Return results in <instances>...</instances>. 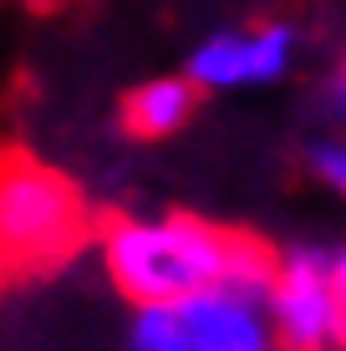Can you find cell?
<instances>
[{"label": "cell", "instance_id": "9c48e42d", "mask_svg": "<svg viewBox=\"0 0 346 351\" xmlns=\"http://www.w3.org/2000/svg\"><path fill=\"white\" fill-rule=\"evenodd\" d=\"M331 275H336V290H341V306H346V250L331 255Z\"/></svg>", "mask_w": 346, "mask_h": 351}, {"label": "cell", "instance_id": "5b68a950", "mask_svg": "<svg viewBox=\"0 0 346 351\" xmlns=\"http://www.w3.org/2000/svg\"><path fill=\"white\" fill-rule=\"evenodd\" d=\"M295 26L285 21H255V26L214 31L194 46L184 77L199 92H240V87H270L295 62Z\"/></svg>", "mask_w": 346, "mask_h": 351}, {"label": "cell", "instance_id": "52a82bcc", "mask_svg": "<svg viewBox=\"0 0 346 351\" xmlns=\"http://www.w3.org/2000/svg\"><path fill=\"white\" fill-rule=\"evenodd\" d=\"M306 163H311V173L331 193L346 199V138H316L311 148H306Z\"/></svg>", "mask_w": 346, "mask_h": 351}, {"label": "cell", "instance_id": "6da1fadb", "mask_svg": "<svg viewBox=\"0 0 346 351\" xmlns=\"http://www.w3.org/2000/svg\"><path fill=\"white\" fill-rule=\"evenodd\" d=\"M97 255L112 290L133 306L184 300L209 285L265 290L275 250L255 234L209 224L199 214H158V219H112L97 239Z\"/></svg>", "mask_w": 346, "mask_h": 351}, {"label": "cell", "instance_id": "3957f363", "mask_svg": "<svg viewBox=\"0 0 346 351\" xmlns=\"http://www.w3.org/2000/svg\"><path fill=\"white\" fill-rule=\"evenodd\" d=\"M127 351H275L265 290L209 285L184 300L133 306Z\"/></svg>", "mask_w": 346, "mask_h": 351}, {"label": "cell", "instance_id": "277c9868", "mask_svg": "<svg viewBox=\"0 0 346 351\" xmlns=\"http://www.w3.org/2000/svg\"><path fill=\"white\" fill-rule=\"evenodd\" d=\"M265 311L270 331H275V351H346V306L326 250L275 255Z\"/></svg>", "mask_w": 346, "mask_h": 351}, {"label": "cell", "instance_id": "7a4b0ae2", "mask_svg": "<svg viewBox=\"0 0 346 351\" xmlns=\"http://www.w3.org/2000/svg\"><path fill=\"white\" fill-rule=\"evenodd\" d=\"M87 245V204L66 173L0 158V275H36Z\"/></svg>", "mask_w": 346, "mask_h": 351}, {"label": "cell", "instance_id": "8992f818", "mask_svg": "<svg viewBox=\"0 0 346 351\" xmlns=\"http://www.w3.org/2000/svg\"><path fill=\"white\" fill-rule=\"evenodd\" d=\"M194 102H199V87L188 77H153L123 97V128L127 138H143V143L173 138L194 117Z\"/></svg>", "mask_w": 346, "mask_h": 351}, {"label": "cell", "instance_id": "ba28073f", "mask_svg": "<svg viewBox=\"0 0 346 351\" xmlns=\"http://www.w3.org/2000/svg\"><path fill=\"white\" fill-rule=\"evenodd\" d=\"M326 107H331V117H336V123H346V51H341V62L326 71Z\"/></svg>", "mask_w": 346, "mask_h": 351}]
</instances>
